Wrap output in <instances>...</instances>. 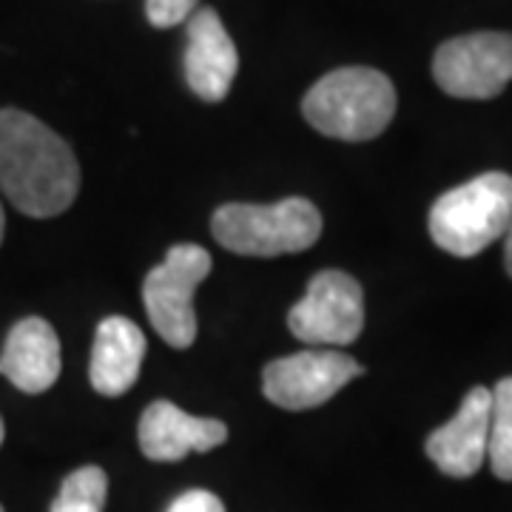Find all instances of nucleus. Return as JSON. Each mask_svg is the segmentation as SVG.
Segmentation results:
<instances>
[{"label":"nucleus","instance_id":"nucleus-16","mask_svg":"<svg viewBox=\"0 0 512 512\" xmlns=\"http://www.w3.org/2000/svg\"><path fill=\"white\" fill-rule=\"evenodd\" d=\"M200 0H146V15L151 26L157 29H171L180 26L197 12Z\"/></svg>","mask_w":512,"mask_h":512},{"label":"nucleus","instance_id":"nucleus-8","mask_svg":"<svg viewBox=\"0 0 512 512\" xmlns=\"http://www.w3.org/2000/svg\"><path fill=\"white\" fill-rule=\"evenodd\" d=\"M365 367L339 350H302L276 359L262 373L265 396L285 410H311L330 402Z\"/></svg>","mask_w":512,"mask_h":512},{"label":"nucleus","instance_id":"nucleus-2","mask_svg":"<svg viewBox=\"0 0 512 512\" xmlns=\"http://www.w3.org/2000/svg\"><path fill=\"white\" fill-rule=\"evenodd\" d=\"M302 114L319 134L365 143L379 137L396 114L390 77L367 66H345L325 74L302 100Z\"/></svg>","mask_w":512,"mask_h":512},{"label":"nucleus","instance_id":"nucleus-14","mask_svg":"<svg viewBox=\"0 0 512 512\" xmlns=\"http://www.w3.org/2000/svg\"><path fill=\"white\" fill-rule=\"evenodd\" d=\"M487 456L495 476L501 481H512V376L493 387Z\"/></svg>","mask_w":512,"mask_h":512},{"label":"nucleus","instance_id":"nucleus-21","mask_svg":"<svg viewBox=\"0 0 512 512\" xmlns=\"http://www.w3.org/2000/svg\"><path fill=\"white\" fill-rule=\"evenodd\" d=\"M0 512H3V507H0Z\"/></svg>","mask_w":512,"mask_h":512},{"label":"nucleus","instance_id":"nucleus-19","mask_svg":"<svg viewBox=\"0 0 512 512\" xmlns=\"http://www.w3.org/2000/svg\"><path fill=\"white\" fill-rule=\"evenodd\" d=\"M3 231H6V217H3V205H0V242H3Z\"/></svg>","mask_w":512,"mask_h":512},{"label":"nucleus","instance_id":"nucleus-4","mask_svg":"<svg viewBox=\"0 0 512 512\" xmlns=\"http://www.w3.org/2000/svg\"><path fill=\"white\" fill-rule=\"evenodd\" d=\"M211 234L225 251L239 256L299 254L322 237V214L302 197L274 205L228 202L217 208Z\"/></svg>","mask_w":512,"mask_h":512},{"label":"nucleus","instance_id":"nucleus-9","mask_svg":"<svg viewBox=\"0 0 512 512\" xmlns=\"http://www.w3.org/2000/svg\"><path fill=\"white\" fill-rule=\"evenodd\" d=\"M490 407H493V390L473 387L464 396L456 416L441 424L427 439L424 444L427 458L444 476L470 478L481 470L490 444Z\"/></svg>","mask_w":512,"mask_h":512},{"label":"nucleus","instance_id":"nucleus-7","mask_svg":"<svg viewBox=\"0 0 512 512\" xmlns=\"http://www.w3.org/2000/svg\"><path fill=\"white\" fill-rule=\"evenodd\" d=\"M288 328L308 345H350L365 328V293L345 271H319L288 313Z\"/></svg>","mask_w":512,"mask_h":512},{"label":"nucleus","instance_id":"nucleus-17","mask_svg":"<svg viewBox=\"0 0 512 512\" xmlns=\"http://www.w3.org/2000/svg\"><path fill=\"white\" fill-rule=\"evenodd\" d=\"M168 512H225V507L220 498L208 490H188L168 507Z\"/></svg>","mask_w":512,"mask_h":512},{"label":"nucleus","instance_id":"nucleus-6","mask_svg":"<svg viewBox=\"0 0 512 512\" xmlns=\"http://www.w3.org/2000/svg\"><path fill=\"white\" fill-rule=\"evenodd\" d=\"M433 77L450 97H498L512 80V35L473 32L441 43L433 57Z\"/></svg>","mask_w":512,"mask_h":512},{"label":"nucleus","instance_id":"nucleus-20","mask_svg":"<svg viewBox=\"0 0 512 512\" xmlns=\"http://www.w3.org/2000/svg\"><path fill=\"white\" fill-rule=\"evenodd\" d=\"M3 436H6V427H3V419H0V444H3Z\"/></svg>","mask_w":512,"mask_h":512},{"label":"nucleus","instance_id":"nucleus-13","mask_svg":"<svg viewBox=\"0 0 512 512\" xmlns=\"http://www.w3.org/2000/svg\"><path fill=\"white\" fill-rule=\"evenodd\" d=\"M146 359V336L126 316H109L97 325L89 362V379L100 396L117 399L128 393Z\"/></svg>","mask_w":512,"mask_h":512},{"label":"nucleus","instance_id":"nucleus-15","mask_svg":"<svg viewBox=\"0 0 512 512\" xmlns=\"http://www.w3.org/2000/svg\"><path fill=\"white\" fill-rule=\"evenodd\" d=\"M109 495V476L100 467H80L66 476L52 512H103Z\"/></svg>","mask_w":512,"mask_h":512},{"label":"nucleus","instance_id":"nucleus-18","mask_svg":"<svg viewBox=\"0 0 512 512\" xmlns=\"http://www.w3.org/2000/svg\"><path fill=\"white\" fill-rule=\"evenodd\" d=\"M504 237H507V245H504V265H507V274L512 276V225Z\"/></svg>","mask_w":512,"mask_h":512},{"label":"nucleus","instance_id":"nucleus-3","mask_svg":"<svg viewBox=\"0 0 512 512\" xmlns=\"http://www.w3.org/2000/svg\"><path fill=\"white\" fill-rule=\"evenodd\" d=\"M430 237L453 256H476L512 225V177L487 171L441 194L430 208Z\"/></svg>","mask_w":512,"mask_h":512},{"label":"nucleus","instance_id":"nucleus-10","mask_svg":"<svg viewBox=\"0 0 512 512\" xmlns=\"http://www.w3.org/2000/svg\"><path fill=\"white\" fill-rule=\"evenodd\" d=\"M188 23L185 46V80L191 92L205 103H220L228 97L239 72V55L220 15L208 6L197 9Z\"/></svg>","mask_w":512,"mask_h":512},{"label":"nucleus","instance_id":"nucleus-11","mask_svg":"<svg viewBox=\"0 0 512 512\" xmlns=\"http://www.w3.org/2000/svg\"><path fill=\"white\" fill-rule=\"evenodd\" d=\"M140 450L151 461H180L188 453H208L228 441V427L220 419L188 416L177 404H148L140 419Z\"/></svg>","mask_w":512,"mask_h":512},{"label":"nucleus","instance_id":"nucleus-12","mask_svg":"<svg viewBox=\"0 0 512 512\" xmlns=\"http://www.w3.org/2000/svg\"><path fill=\"white\" fill-rule=\"evenodd\" d=\"M60 339L55 328L40 319L26 316L9 330L0 353V373L23 393H46L60 376Z\"/></svg>","mask_w":512,"mask_h":512},{"label":"nucleus","instance_id":"nucleus-1","mask_svg":"<svg viewBox=\"0 0 512 512\" xmlns=\"http://www.w3.org/2000/svg\"><path fill=\"white\" fill-rule=\"evenodd\" d=\"M80 191L72 146L20 109H0V194L26 217H57Z\"/></svg>","mask_w":512,"mask_h":512},{"label":"nucleus","instance_id":"nucleus-5","mask_svg":"<svg viewBox=\"0 0 512 512\" xmlns=\"http://www.w3.org/2000/svg\"><path fill=\"white\" fill-rule=\"evenodd\" d=\"M211 274V254L200 245H174L143 282V305L165 345L185 350L197 339L194 293Z\"/></svg>","mask_w":512,"mask_h":512}]
</instances>
